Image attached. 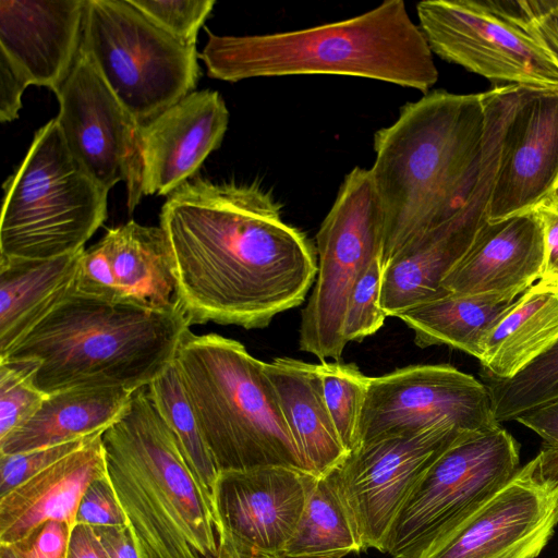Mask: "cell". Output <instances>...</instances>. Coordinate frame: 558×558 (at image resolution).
Masks as SVG:
<instances>
[{"label": "cell", "mask_w": 558, "mask_h": 558, "mask_svg": "<svg viewBox=\"0 0 558 558\" xmlns=\"http://www.w3.org/2000/svg\"><path fill=\"white\" fill-rule=\"evenodd\" d=\"M281 204L257 183L194 177L160 211L178 301L191 325L267 327L301 305L317 276V253L284 222Z\"/></svg>", "instance_id": "6da1fadb"}, {"label": "cell", "mask_w": 558, "mask_h": 558, "mask_svg": "<svg viewBox=\"0 0 558 558\" xmlns=\"http://www.w3.org/2000/svg\"><path fill=\"white\" fill-rule=\"evenodd\" d=\"M484 94L429 90L377 130L369 169L383 215V268L450 220L473 194L484 165Z\"/></svg>", "instance_id": "7a4b0ae2"}, {"label": "cell", "mask_w": 558, "mask_h": 558, "mask_svg": "<svg viewBox=\"0 0 558 558\" xmlns=\"http://www.w3.org/2000/svg\"><path fill=\"white\" fill-rule=\"evenodd\" d=\"M206 32L199 58L208 76L225 82L341 75L426 94L438 80L433 52L402 0H386L347 20L290 32L244 36Z\"/></svg>", "instance_id": "3957f363"}, {"label": "cell", "mask_w": 558, "mask_h": 558, "mask_svg": "<svg viewBox=\"0 0 558 558\" xmlns=\"http://www.w3.org/2000/svg\"><path fill=\"white\" fill-rule=\"evenodd\" d=\"M190 326L181 308L158 311L74 291L0 361L27 364L46 395L80 387L135 391L172 363Z\"/></svg>", "instance_id": "277c9868"}, {"label": "cell", "mask_w": 558, "mask_h": 558, "mask_svg": "<svg viewBox=\"0 0 558 558\" xmlns=\"http://www.w3.org/2000/svg\"><path fill=\"white\" fill-rule=\"evenodd\" d=\"M106 471L149 558H215L213 502L186 463L147 386L101 435Z\"/></svg>", "instance_id": "5b68a950"}, {"label": "cell", "mask_w": 558, "mask_h": 558, "mask_svg": "<svg viewBox=\"0 0 558 558\" xmlns=\"http://www.w3.org/2000/svg\"><path fill=\"white\" fill-rule=\"evenodd\" d=\"M173 363L218 472L269 465L308 472L266 363L241 342L189 329Z\"/></svg>", "instance_id": "8992f818"}, {"label": "cell", "mask_w": 558, "mask_h": 558, "mask_svg": "<svg viewBox=\"0 0 558 558\" xmlns=\"http://www.w3.org/2000/svg\"><path fill=\"white\" fill-rule=\"evenodd\" d=\"M107 196L50 120L3 183L0 256L49 259L84 250L108 217Z\"/></svg>", "instance_id": "52a82bcc"}, {"label": "cell", "mask_w": 558, "mask_h": 558, "mask_svg": "<svg viewBox=\"0 0 558 558\" xmlns=\"http://www.w3.org/2000/svg\"><path fill=\"white\" fill-rule=\"evenodd\" d=\"M81 49L140 123L192 93L196 46L173 38L128 0H86Z\"/></svg>", "instance_id": "ba28073f"}, {"label": "cell", "mask_w": 558, "mask_h": 558, "mask_svg": "<svg viewBox=\"0 0 558 558\" xmlns=\"http://www.w3.org/2000/svg\"><path fill=\"white\" fill-rule=\"evenodd\" d=\"M519 468L520 445L500 424L461 434L415 484L381 551L393 558H420Z\"/></svg>", "instance_id": "9c48e42d"}, {"label": "cell", "mask_w": 558, "mask_h": 558, "mask_svg": "<svg viewBox=\"0 0 558 558\" xmlns=\"http://www.w3.org/2000/svg\"><path fill=\"white\" fill-rule=\"evenodd\" d=\"M418 27L433 54L492 82L558 89V62L522 0H424Z\"/></svg>", "instance_id": "30bf717a"}, {"label": "cell", "mask_w": 558, "mask_h": 558, "mask_svg": "<svg viewBox=\"0 0 558 558\" xmlns=\"http://www.w3.org/2000/svg\"><path fill=\"white\" fill-rule=\"evenodd\" d=\"M383 215L369 169L345 174L316 233L317 279L301 313L300 349L322 362L340 361L343 320L359 277L381 257Z\"/></svg>", "instance_id": "8fae6325"}, {"label": "cell", "mask_w": 558, "mask_h": 558, "mask_svg": "<svg viewBox=\"0 0 558 558\" xmlns=\"http://www.w3.org/2000/svg\"><path fill=\"white\" fill-rule=\"evenodd\" d=\"M558 525V448L543 449L420 558H536Z\"/></svg>", "instance_id": "7c38bea8"}, {"label": "cell", "mask_w": 558, "mask_h": 558, "mask_svg": "<svg viewBox=\"0 0 558 558\" xmlns=\"http://www.w3.org/2000/svg\"><path fill=\"white\" fill-rule=\"evenodd\" d=\"M497 424L490 391L473 376L449 364L410 365L369 378L359 446L437 426L476 432Z\"/></svg>", "instance_id": "4fadbf2b"}, {"label": "cell", "mask_w": 558, "mask_h": 558, "mask_svg": "<svg viewBox=\"0 0 558 558\" xmlns=\"http://www.w3.org/2000/svg\"><path fill=\"white\" fill-rule=\"evenodd\" d=\"M56 117L64 142L80 167L106 191L124 182L128 209L142 193L141 125L113 94L80 47L69 75L54 93Z\"/></svg>", "instance_id": "5bb4252c"}, {"label": "cell", "mask_w": 558, "mask_h": 558, "mask_svg": "<svg viewBox=\"0 0 558 558\" xmlns=\"http://www.w3.org/2000/svg\"><path fill=\"white\" fill-rule=\"evenodd\" d=\"M454 426L381 437L359 446L330 471L363 551L383 550L415 484L461 434Z\"/></svg>", "instance_id": "9a60e30c"}, {"label": "cell", "mask_w": 558, "mask_h": 558, "mask_svg": "<svg viewBox=\"0 0 558 558\" xmlns=\"http://www.w3.org/2000/svg\"><path fill=\"white\" fill-rule=\"evenodd\" d=\"M316 478L280 465L219 472L211 498L215 558L286 555Z\"/></svg>", "instance_id": "2e32d148"}, {"label": "cell", "mask_w": 558, "mask_h": 558, "mask_svg": "<svg viewBox=\"0 0 558 558\" xmlns=\"http://www.w3.org/2000/svg\"><path fill=\"white\" fill-rule=\"evenodd\" d=\"M558 194V89L523 87L506 128L489 221L532 211Z\"/></svg>", "instance_id": "e0dca14e"}, {"label": "cell", "mask_w": 558, "mask_h": 558, "mask_svg": "<svg viewBox=\"0 0 558 558\" xmlns=\"http://www.w3.org/2000/svg\"><path fill=\"white\" fill-rule=\"evenodd\" d=\"M229 110L216 90L192 92L141 125L142 193L170 195L222 143Z\"/></svg>", "instance_id": "ac0fdd59"}, {"label": "cell", "mask_w": 558, "mask_h": 558, "mask_svg": "<svg viewBox=\"0 0 558 558\" xmlns=\"http://www.w3.org/2000/svg\"><path fill=\"white\" fill-rule=\"evenodd\" d=\"M86 0H0V52L54 93L78 56Z\"/></svg>", "instance_id": "d6986e66"}, {"label": "cell", "mask_w": 558, "mask_h": 558, "mask_svg": "<svg viewBox=\"0 0 558 558\" xmlns=\"http://www.w3.org/2000/svg\"><path fill=\"white\" fill-rule=\"evenodd\" d=\"M544 234L534 210L489 221L442 281L450 293L521 295L539 280Z\"/></svg>", "instance_id": "ffe728a7"}, {"label": "cell", "mask_w": 558, "mask_h": 558, "mask_svg": "<svg viewBox=\"0 0 558 558\" xmlns=\"http://www.w3.org/2000/svg\"><path fill=\"white\" fill-rule=\"evenodd\" d=\"M101 434L0 497V545H13L48 520L75 525L87 487L107 474Z\"/></svg>", "instance_id": "44dd1931"}, {"label": "cell", "mask_w": 558, "mask_h": 558, "mask_svg": "<svg viewBox=\"0 0 558 558\" xmlns=\"http://www.w3.org/2000/svg\"><path fill=\"white\" fill-rule=\"evenodd\" d=\"M99 241L109 266L108 301L158 311L181 308L174 257L160 226L130 220L107 229Z\"/></svg>", "instance_id": "7402d4cb"}, {"label": "cell", "mask_w": 558, "mask_h": 558, "mask_svg": "<svg viewBox=\"0 0 558 558\" xmlns=\"http://www.w3.org/2000/svg\"><path fill=\"white\" fill-rule=\"evenodd\" d=\"M266 374L307 471L315 476L327 474L342 462L348 451L326 405L316 364L276 357L266 363Z\"/></svg>", "instance_id": "603a6c76"}, {"label": "cell", "mask_w": 558, "mask_h": 558, "mask_svg": "<svg viewBox=\"0 0 558 558\" xmlns=\"http://www.w3.org/2000/svg\"><path fill=\"white\" fill-rule=\"evenodd\" d=\"M133 391L80 387L48 395L25 423L0 439V454L27 452L104 433L125 410Z\"/></svg>", "instance_id": "cb8c5ba5"}, {"label": "cell", "mask_w": 558, "mask_h": 558, "mask_svg": "<svg viewBox=\"0 0 558 558\" xmlns=\"http://www.w3.org/2000/svg\"><path fill=\"white\" fill-rule=\"evenodd\" d=\"M84 250L49 259L0 256V356L75 291Z\"/></svg>", "instance_id": "d4e9b609"}, {"label": "cell", "mask_w": 558, "mask_h": 558, "mask_svg": "<svg viewBox=\"0 0 558 558\" xmlns=\"http://www.w3.org/2000/svg\"><path fill=\"white\" fill-rule=\"evenodd\" d=\"M558 340V287L538 281L522 293L488 335L480 362L506 380Z\"/></svg>", "instance_id": "484cf974"}, {"label": "cell", "mask_w": 558, "mask_h": 558, "mask_svg": "<svg viewBox=\"0 0 558 558\" xmlns=\"http://www.w3.org/2000/svg\"><path fill=\"white\" fill-rule=\"evenodd\" d=\"M519 296L449 293L396 317L413 330L417 347L445 344L480 360L488 335Z\"/></svg>", "instance_id": "4316f807"}, {"label": "cell", "mask_w": 558, "mask_h": 558, "mask_svg": "<svg viewBox=\"0 0 558 558\" xmlns=\"http://www.w3.org/2000/svg\"><path fill=\"white\" fill-rule=\"evenodd\" d=\"M361 551L357 533L331 473L317 476L286 555L344 557Z\"/></svg>", "instance_id": "83f0119b"}, {"label": "cell", "mask_w": 558, "mask_h": 558, "mask_svg": "<svg viewBox=\"0 0 558 558\" xmlns=\"http://www.w3.org/2000/svg\"><path fill=\"white\" fill-rule=\"evenodd\" d=\"M147 389L160 416L174 435L191 471L211 499L219 472L202 436L173 361L147 385Z\"/></svg>", "instance_id": "f1b7e54d"}, {"label": "cell", "mask_w": 558, "mask_h": 558, "mask_svg": "<svg viewBox=\"0 0 558 558\" xmlns=\"http://www.w3.org/2000/svg\"><path fill=\"white\" fill-rule=\"evenodd\" d=\"M497 423L517 420L558 399V340L513 377L488 386Z\"/></svg>", "instance_id": "f546056e"}, {"label": "cell", "mask_w": 558, "mask_h": 558, "mask_svg": "<svg viewBox=\"0 0 558 558\" xmlns=\"http://www.w3.org/2000/svg\"><path fill=\"white\" fill-rule=\"evenodd\" d=\"M323 396L348 453L359 447V425L369 378L354 363L316 364Z\"/></svg>", "instance_id": "4dcf8cb0"}, {"label": "cell", "mask_w": 558, "mask_h": 558, "mask_svg": "<svg viewBox=\"0 0 558 558\" xmlns=\"http://www.w3.org/2000/svg\"><path fill=\"white\" fill-rule=\"evenodd\" d=\"M383 266L376 257L353 286L343 320L345 342L362 341L383 326L387 315L381 307Z\"/></svg>", "instance_id": "1f68e13d"}, {"label": "cell", "mask_w": 558, "mask_h": 558, "mask_svg": "<svg viewBox=\"0 0 558 558\" xmlns=\"http://www.w3.org/2000/svg\"><path fill=\"white\" fill-rule=\"evenodd\" d=\"M47 396L34 385L27 364L0 361V439L32 417Z\"/></svg>", "instance_id": "d6a6232c"}, {"label": "cell", "mask_w": 558, "mask_h": 558, "mask_svg": "<svg viewBox=\"0 0 558 558\" xmlns=\"http://www.w3.org/2000/svg\"><path fill=\"white\" fill-rule=\"evenodd\" d=\"M167 34L187 46L196 37L216 4L215 0H128Z\"/></svg>", "instance_id": "836d02e7"}, {"label": "cell", "mask_w": 558, "mask_h": 558, "mask_svg": "<svg viewBox=\"0 0 558 558\" xmlns=\"http://www.w3.org/2000/svg\"><path fill=\"white\" fill-rule=\"evenodd\" d=\"M94 436L27 452L0 454V497L81 448Z\"/></svg>", "instance_id": "e575fe53"}, {"label": "cell", "mask_w": 558, "mask_h": 558, "mask_svg": "<svg viewBox=\"0 0 558 558\" xmlns=\"http://www.w3.org/2000/svg\"><path fill=\"white\" fill-rule=\"evenodd\" d=\"M126 523L128 519L107 474L95 480L81 499L75 524L112 526Z\"/></svg>", "instance_id": "d590c367"}, {"label": "cell", "mask_w": 558, "mask_h": 558, "mask_svg": "<svg viewBox=\"0 0 558 558\" xmlns=\"http://www.w3.org/2000/svg\"><path fill=\"white\" fill-rule=\"evenodd\" d=\"M73 526L64 521L48 520L11 546L21 558H68Z\"/></svg>", "instance_id": "8d00e7d4"}, {"label": "cell", "mask_w": 558, "mask_h": 558, "mask_svg": "<svg viewBox=\"0 0 558 558\" xmlns=\"http://www.w3.org/2000/svg\"><path fill=\"white\" fill-rule=\"evenodd\" d=\"M543 228L544 263L538 281L558 287V194L533 209Z\"/></svg>", "instance_id": "74e56055"}, {"label": "cell", "mask_w": 558, "mask_h": 558, "mask_svg": "<svg viewBox=\"0 0 558 558\" xmlns=\"http://www.w3.org/2000/svg\"><path fill=\"white\" fill-rule=\"evenodd\" d=\"M532 29L558 62V0H522Z\"/></svg>", "instance_id": "f35d334b"}, {"label": "cell", "mask_w": 558, "mask_h": 558, "mask_svg": "<svg viewBox=\"0 0 558 558\" xmlns=\"http://www.w3.org/2000/svg\"><path fill=\"white\" fill-rule=\"evenodd\" d=\"M28 80L0 52V121L12 122L19 117L22 95Z\"/></svg>", "instance_id": "ab89813d"}, {"label": "cell", "mask_w": 558, "mask_h": 558, "mask_svg": "<svg viewBox=\"0 0 558 558\" xmlns=\"http://www.w3.org/2000/svg\"><path fill=\"white\" fill-rule=\"evenodd\" d=\"M93 527L111 558H149L129 523Z\"/></svg>", "instance_id": "60d3db41"}, {"label": "cell", "mask_w": 558, "mask_h": 558, "mask_svg": "<svg viewBox=\"0 0 558 558\" xmlns=\"http://www.w3.org/2000/svg\"><path fill=\"white\" fill-rule=\"evenodd\" d=\"M515 421L541 436L545 445L558 448V399L527 412Z\"/></svg>", "instance_id": "b9f144b4"}, {"label": "cell", "mask_w": 558, "mask_h": 558, "mask_svg": "<svg viewBox=\"0 0 558 558\" xmlns=\"http://www.w3.org/2000/svg\"><path fill=\"white\" fill-rule=\"evenodd\" d=\"M68 558H111L93 526L75 524L71 532Z\"/></svg>", "instance_id": "7bdbcfd3"}, {"label": "cell", "mask_w": 558, "mask_h": 558, "mask_svg": "<svg viewBox=\"0 0 558 558\" xmlns=\"http://www.w3.org/2000/svg\"><path fill=\"white\" fill-rule=\"evenodd\" d=\"M0 558H21L15 550L8 545H0Z\"/></svg>", "instance_id": "ee69618b"}, {"label": "cell", "mask_w": 558, "mask_h": 558, "mask_svg": "<svg viewBox=\"0 0 558 558\" xmlns=\"http://www.w3.org/2000/svg\"><path fill=\"white\" fill-rule=\"evenodd\" d=\"M276 558H342V557H339V556H330V557H306V556H301V557H296V556L283 555V556L276 557Z\"/></svg>", "instance_id": "f6af8a7d"}]
</instances>
